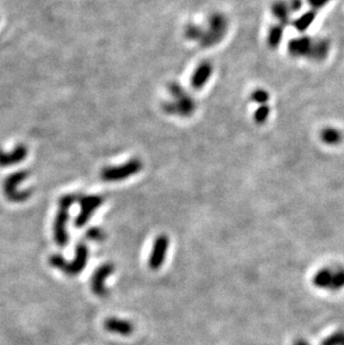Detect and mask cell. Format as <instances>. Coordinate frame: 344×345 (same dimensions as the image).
I'll return each instance as SVG.
<instances>
[{
	"label": "cell",
	"instance_id": "19",
	"mask_svg": "<svg viewBox=\"0 0 344 345\" xmlns=\"http://www.w3.org/2000/svg\"><path fill=\"white\" fill-rule=\"evenodd\" d=\"M314 19H315V14L313 11H309L304 14L302 17H300L299 19H296L293 25L299 32H304V30H306L312 25Z\"/></svg>",
	"mask_w": 344,
	"mask_h": 345
},
{
	"label": "cell",
	"instance_id": "4",
	"mask_svg": "<svg viewBox=\"0 0 344 345\" xmlns=\"http://www.w3.org/2000/svg\"><path fill=\"white\" fill-rule=\"evenodd\" d=\"M209 28L207 32L203 33L201 36V45L210 47L218 44L222 40L227 32V19L222 15L215 14L209 18Z\"/></svg>",
	"mask_w": 344,
	"mask_h": 345
},
{
	"label": "cell",
	"instance_id": "8",
	"mask_svg": "<svg viewBox=\"0 0 344 345\" xmlns=\"http://www.w3.org/2000/svg\"><path fill=\"white\" fill-rule=\"evenodd\" d=\"M68 208L59 207L58 213L56 214L54 222V239L59 247H64L68 244L67 222L70 220V213Z\"/></svg>",
	"mask_w": 344,
	"mask_h": 345
},
{
	"label": "cell",
	"instance_id": "27",
	"mask_svg": "<svg viewBox=\"0 0 344 345\" xmlns=\"http://www.w3.org/2000/svg\"><path fill=\"white\" fill-rule=\"evenodd\" d=\"M330 0H308V2L311 3V6L313 8H316V9H319V8L323 7L325 3H328Z\"/></svg>",
	"mask_w": 344,
	"mask_h": 345
},
{
	"label": "cell",
	"instance_id": "11",
	"mask_svg": "<svg viewBox=\"0 0 344 345\" xmlns=\"http://www.w3.org/2000/svg\"><path fill=\"white\" fill-rule=\"evenodd\" d=\"M314 43L309 37H299L295 40H292L289 44V51L291 55L298 56H308L312 58Z\"/></svg>",
	"mask_w": 344,
	"mask_h": 345
},
{
	"label": "cell",
	"instance_id": "23",
	"mask_svg": "<svg viewBox=\"0 0 344 345\" xmlns=\"http://www.w3.org/2000/svg\"><path fill=\"white\" fill-rule=\"evenodd\" d=\"M268 93L264 89H257L252 94V100L258 104H265L268 101Z\"/></svg>",
	"mask_w": 344,
	"mask_h": 345
},
{
	"label": "cell",
	"instance_id": "20",
	"mask_svg": "<svg viewBox=\"0 0 344 345\" xmlns=\"http://www.w3.org/2000/svg\"><path fill=\"white\" fill-rule=\"evenodd\" d=\"M86 238L91 241H96V243H102L106 239V234L105 231L101 229V228L93 227L89 228V229L86 231Z\"/></svg>",
	"mask_w": 344,
	"mask_h": 345
},
{
	"label": "cell",
	"instance_id": "1",
	"mask_svg": "<svg viewBox=\"0 0 344 345\" xmlns=\"http://www.w3.org/2000/svg\"><path fill=\"white\" fill-rule=\"evenodd\" d=\"M314 285L322 290L339 291L344 287V268H326L320 269L314 275Z\"/></svg>",
	"mask_w": 344,
	"mask_h": 345
},
{
	"label": "cell",
	"instance_id": "10",
	"mask_svg": "<svg viewBox=\"0 0 344 345\" xmlns=\"http://www.w3.org/2000/svg\"><path fill=\"white\" fill-rule=\"evenodd\" d=\"M174 98L175 102L167 103L165 106V110L168 113L180 114L182 116H189L193 113V111L196 109V104L192 98L187 96L184 93Z\"/></svg>",
	"mask_w": 344,
	"mask_h": 345
},
{
	"label": "cell",
	"instance_id": "22",
	"mask_svg": "<svg viewBox=\"0 0 344 345\" xmlns=\"http://www.w3.org/2000/svg\"><path fill=\"white\" fill-rule=\"evenodd\" d=\"M269 112H270V109L267 105H261V106L258 107L255 112V116H254L256 122L257 123H264L268 118Z\"/></svg>",
	"mask_w": 344,
	"mask_h": 345
},
{
	"label": "cell",
	"instance_id": "13",
	"mask_svg": "<svg viewBox=\"0 0 344 345\" xmlns=\"http://www.w3.org/2000/svg\"><path fill=\"white\" fill-rule=\"evenodd\" d=\"M213 73V66L210 63L204 62L201 63L200 65H198L196 68V71L193 72V74L191 76V86L196 90L201 89L205 86V84L207 83L210 75Z\"/></svg>",
	"mask_w": 344,
	"mask_h": 345
},
{
	"label": "cell",
	"instance_id": "25",
	"mask_svg": "<svg viewBox=\"0 0 344 345\" xmlns=\"http://www.w3.org/2000/svg\"><path fill=\"white\" fill-rule=\"evenodd\" d=\"M77 200V197L75 195H66L63 196L61 199H59V207H64V208L70 209L72 205Z\"/></svg>",
	"mask_w": 344,
	"mask_h": 345
},
{
	"label": "cell",
	"instance_id": "17",
	"mask_svg": "<svg viewBox=\"0 0 344 345\" xmlns=\"http://www.w3.org/2000/svg\"><path fill=\"white\" fill-rule=\"evenodd\" d=\"M282 38H283V26L282 25L273 26V27L269 29L268 38H267L269 47H272V48H276V47L279 45V43H281Z\"/></svg>",
	"mask_w": 344,
	"mask_h": 345
},
{
	"label": "cell",
	"instance_id": "28",
	"mask_svg": "<svg viewBox=\"0 0 344 345\" xmlns=\"http://www.w3.org/2000/svg\"><path fill=\"white\" fill-rule=\"evenodd\" d=\"M294 345H309V344L306 342V341H304L302 339H299V340L295 341Z\"/></svg>",
	"mask_w": 344,
	"mask_h": 345
},
{
	"label": "cell",
	"instance_id": "6",
	"mask_svg": "<svg viewBox=\"0 0 344 345\" xmlns=\"http://www.w3.org/2000/svg\"><path fill=\"white\" fill-rule=\"evenodd\" d=\"M88 260V247L84 243H81L76 246L75 257L72 262H65L62 268L64 274H66L71 277L77 276L84 270Z\"/></svg>",
	"mask_w": 344,
	"mask_h": 345
},
{
	"label": "cell",
	"instance_id": "9",
	"mask_svg": "<svg viewBox=\"0 0 344 345\" xmlns=\"http://www.w3.org/2000/svg\"><path fill=\"white\" fill-rule=\"evenodd\" d=\"M115 267L111 262L103 264L95 270V273L92 276L91 287L95 295L100 297H104L107 295V288L105 287V280L114 273Z\"/></svg>",
	"mask_w": 344,
	"mask_h": 345
},
{
	"label": "cell",
	"instance_id": "7",
	"mask_svg": "<svg viewBox=\"0 0 344 345\" xmlns=\"http://www.w3.org/2000/svg\"><path fill=\"white\" fill-rule=\"evenodd\" d=\"M168 248H169V238H168V236L159 235L154 239L151 254H150L149 267L152 270H158L161 268V266L166 260Z\"/></svg>",
	"mask_w": 344,
	"mask_h": 345
},
{
	"label": "cell",
	"instance_id": "3",
	"mask_svg": "<svg viewBox=\"0 0 344 345\" xmlns=\"http://www.w3.org/2000/svg\"><path fill=\"white\" fill-rule=\"evenodd\" d=\"M28 178V171L21 170L8 176L3 183V191L7 199L11 202H23L32 195L31 190H18V185Z\"/></svg>",
	"mask_w": 344,
	"mask_h": 345
},
{
	"label": "cell",
	"instance_id": "21",
	"mask_svg": "<svg viewBox=\"0 0 344 345\" xmlns=\"http://www.w3.org/2000/svg\"><path fill=\"white\" fill-rule=\"evenodd\" d=\"M321 345H344V332L338 331L322 341Z\"/></svg>",
	"mask_w": 344,
	"mask_h": 345
},
{
	"label": "cell",
	"instance_id": "18",
	"mask_svg": "<svg viewBox=\"0 0 344 345\" xmlns=\"http://www.w3.org/2000/svg\"><path fill=\"white\" fill-rule=\"evenodd\" d=\"M321 139H322V141L324 142V143L333 145V144H338L339 142L341 141V134H340L339 131L335 130V129L328 128V129H325V130L322 131Z\"/></svg>",
	"mask_w": 344,
	"mask_h": 345
},
{
	"label": "cell",
	"instance_id": "15",
	"mask_svg": "<svg viewBox=\"0 0 344 345\" xmlns=\"http://www.w3.org/2000/svg\"><path fill=\"white\" fill-rule=\"evenodd\" d=\"M290 6L285 1H277L273 5V14L279 20V25H286L290 21Z\"/></svg>",
	"mask_w": 344,
	"mask_h": 345
},
{
	"label": "cell",
	"instance_id": "2",
	"mask_svg": "<svg viewBox=\"0 0 344 345\" xmlns=\"http://www.w3.org/2000/svg\"><path fill=\"white\" fill-rule=\"evenodd\" d=\"M142 169V162L139 159H132L129 162L123 163L121 166L107 167L102 171L101 176L107 182H118L129 179L132 175L139 173Z\"/></svg>",
	"mask_w": 344,
	"mask_h": 345
},
{
	"label": "cell",
	"instance_id": "24",
	"mask_svg": "<svg viewBox=\"0 0 344 345\" xmlns=\"http://www.w3.org/2000/svg\"><path fill=\"white\" fill-rule=\"evenodd\" d=\"M203 30H201L199 27H197L195 25L188 26V28L186 30V35L191 38V40H197V38H201L203 36Z\"/></svg>",
	"mask_w": 344,
	"mask_h": 345
},
{
	"label": "cell",
	"instance_id": "5",
	"mask_svg": "<svg viewBox=\"0 0 344 345\" xmlns=\"http://www.w3.org/2000/svg\"><path fill=\"white\" fill-rule=\"evenodd\" d=\"M80 214L75 219V226L77 228L84 227L92 218L94 213L100 208L103 204V198L100 196H84L80 198Z\"/></svg>",
	"mask_w": 344,
	"mask_h": 345
},
{
	"label": "cell",
	"instance_id": "14",
	"mask_svg": "<svg viewBox=\"0 0 344 345\" xmlns=\"http://www.w3.org/2000/svg\"><path fill=\"white\" fill-rule=\"evenodd\" d=\"M27 157V149L25 145H18L11 152H3L0 150V166H14L25 160Z\"/></svg>",
	"mask_w": 344,
	"mask_h": 345
},
{
	"label": "cell",
	"instance_id": "16",
	"mask_svg": "<svg viewBox=\"0 0 344 345\" xmlns=\"http://www.w3.org/2000/svg\"><path fill=\"white\" fill-rule=\"evenodd\" d=\"M329 49H330V44L328 41L325 40L316 41L314 43L312 58L316 60H323L326 57V55H328Z\"/></svg>",
	"mask_w": 344,
	"mask_h": 345
},
{
	"label": "cell",
	"instance_id": "26",
	"mask_svg": "<svg viewBox=\"0 0 344 345\" xmlns=\"http://www.w3.org/2000/svg\"><path fill=\"white\" fill-rule=\"evenodd\" d=\"M287 3H289L291 11L300 10L301 7H302V0H290Z\"/></svg>",
	"mask_w": 344,
	"mask_h": 345
},
{
	"label": "cell",
	"instance_id": "12",
	"mask_svg": "<svg viewBox=\"0 0 344 345\" xmlns=\"http://www.w3.org/2000/svg\"><path fill=\"white\" fill-rule=\"evenodd\" d=\"M104 327L107 332L123 336L131 335L134 332V325L130 321L121 320V318L117 317L106 318L104 322Z\"/></svg>",
	"mask_w": 344,
	"mask_h": 345
}]
</instances>
